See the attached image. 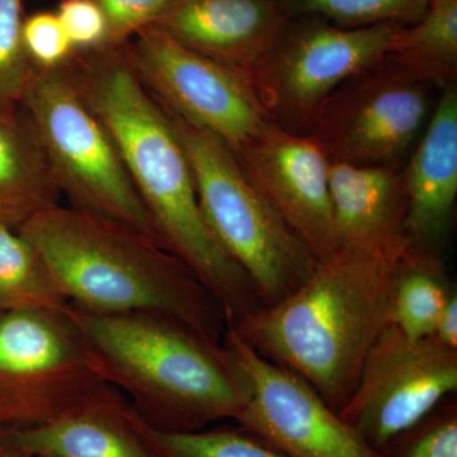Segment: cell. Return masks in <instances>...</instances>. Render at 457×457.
I'll return each mask as SVG.
<instances>
[{
  "mask_svg": "<svg viewBox=\"0 0 457 457\" xmlns=\"http://www.w3.org/2000/svg\"><path fill=\"white\" fill-rule=\"evenodd\" d=\"M0 457H32L26 451L21 450L7 438L0 436Z\"/></svg>",
  "mask_w": 457,
  "mask_h": 457,
  "instance_id": "obj_30",
  "label": "cell"
},
{
  "mask_svg": "<svg viewBox=\"0 0 457 457\" xmlns=\"http://www.w3.org/2000/svg\"><path fill=\"white\" fill-rule=\"evenodd\" d=\"M453 291L442 255L409 245L394 275L389 324L409 341L429 338Z\"/></svg>",
  "mask_w": 457,
  "mask_h": 457,
  "instance_id": "obj_20",
  "label": "cell"
},
{
  "mask_svg": "<svg viewBox=\"0 0 457 457\" xmlns=\"http://www.w3.org/2000/svg\"><path fill=\"white\" fill-rule=\"evenodd\" d=\"M147 431L158 457H285L240 426L165 432L147 425Z\"/></svg>",
  "mask_w": 457,
  "mask_h": 457,
  "instance_id": "obj_23",
  "label": "cell"
},
{
  "mask_svg": "<svg viewBox=\"0 0 457 457\" xmlns=\"http://www.w3.org/2000/svg\"><path fill=\"white\" fill-rule=\"evenodd\" d=\"M432 89L384 56L328 97L309 135L330 163L400 168L431 117Z\"/></svg>",
  "mask_w": 457,
  "mask_h": 457,
  "instance_id": "obj_9",
  "label": "cell"
},
{
  "mask_svg": "<svg viewBox=\"0 0 457 457\" xmlns=\"http://www.w3.org/2000/svg\"><path fill=\"white\" fill-rule=\"evenodd\" d=\"M248 179L318 262L338 253L330 162L317 140L270 122L236 153Z\"/></svg>",
  "mask_w": 457,
  "mask_h": 457,
  "instance_id": "obj_13",
  "label": "cell"
},
{
  "mask_svg": "<svg viewBox=\"0 0 457 457\" xmlns=\"http://www.w3.org/2000/svg\"><path fill=\"white\" fill-rule=\"evenodd\" d=\"M411 248L441 254L453 230L457 197V87L441 89L431 117L402 170Z\"/></svg>",
  "mask_w": 457,
  "mask_h": 457,
  "instance_id": "obj_14",
  "label": "cell"
},
{
  "mask_svg": "<svg viewBox=\"0 0 457 457\" xmlns=\"http://www.w3.org/2000/svg\"><path fill=\"white\" fill-rule=\"evenodd\" d=\"M21 104L71 206L125 222L156 242L112 137L80 97L64 66L36 68Z\"/></svg>",
  "mask_w": 457,
  "mask_h": 457,
  "instance_id": "obj_6",
  "label": "cell"
},
{
  "mask_svg": "<svg viewBox=\"0 0 457 457\" xmlns=\"http://www.w3.org/2000/svg\"><path fill=\"white\" fill-rule=\"evenodd\" d=\"M104 383L119 389L153 428L195 432L236 420L245 376L222 341L154 312H92L69 303Z\"/></svg>",
  "mask_w": 457,
  "mask_h": 457,
  "instance_id": "obj_3",
  "label": "cell"
},
{
  "mask_svg": "<svg viewBox=\"0 0 457 457\" xmlns=\"http://www.w3.org/2000/svg\"><path fill=\"white\" fill-rule=\"evenodd\" d=\"M329 192L338 252L407 240V198L400 168L330 163Z\"/></svg>",
  "mask_w": 457,
  "mask_h": 457,
  "instance_id": "obj_17",
  "label": "cell"
},
{
  "mask_svg": "<svg viewBox=\"0 0 457 457\" xmlns=\"http://www.w3.org/2000/svg\"><path fill=\"white\" fill-rule=\"evenodd\" d=\"M18 231L37 249L75 308L162 312L221 341L227 321L200 279L130 225L57 204Z\"/></svg>",
  "mask_w": 457,
  "mask_h": 457,
  "instance_id": "obj_4",
  "label": "cell"
},
{
  "mask_svg": "<svg viewBox=\"0 0 457 457\" xmlns=\"http://www.w3.org/2000/svg\"><path fill=\"white\" fill-rule=\"evenodd\" d=\"M0 436L32 457H158L145 420L107 383L49 422Z\"/></svg>",
  "mask_w": 457,
  "mask_h": 457,
  "instance_id": "obj_15",
  "label": "cell"
},
{
  "mask_svg": "<svg viewBox=\"0 0 457 457\" xmlns=\"http://www.w3.org/2000/svg\"><path fill=\"white\" fill-rule=\"evenodd\" d=\"M385 56L433 88L456 83L457 0H429L420 20L396 29Z\"/></svg>",
  "mask_w": 457,
  "mask_h": 457,
  "instance_id": "obj_19",
  "label": "cell"
},
{
  "mask_svg": "<svg viewBox=\"0 0 457 457\" xmlns=\"http://www.w3.org/2000/svg\"><path fill=\"white\" fill-rule=\"evenodd\" d=\"M60 195L22 104L0 107V222L18 230Z\"/></svg>",
  "mask_w": 457,
  "mask_h": 457,
  "instance_id": "obj_18",
  "label": "cell"
},
{
  "mask_svg": "<svg viewBox=\"0 0 457 457\" xmlns=\"http://www.w3.org/2000/svg\"><path fill=\"white\" fill-rule=\"evenodd\" d=\"M102 383L68 309L0 315V435L49 422Z\"/></svg>",
  "mask_w": 457,
  "mask_h": 457,
  "instance_id": "obj_8",
  "label": "cell"
},
{
  "mask_svg": "<svg viewBox=\"0 0 457 457\" xmlns=\"http://www.w3.org/2000/svg\"><path fill=\"white\" fill-rule=\"evenodd\" d=\"M286 13L317 17L342 27L381 23L411 25L425 13L429 0H281Z\"/></svg>",
  "mask_w": 457,
  "mask_h": 457,
  "instance_id": "obj_22",
  "label": "cell"
},
{
  "mask_svg": "<svg viewBox=\"0 0 457 457\" xmlns=\"http://www.w3.org/2000/svg\"><path fill=\"white\" fill-rule=\"evenodd\" d=\"M64 68L112 137L158 245L195 273L228 323L261 308L251 279L204 220L179 135L164 108L135 73L125 47L75 53Z\"/></svg>",
  "mask_w": 457,
  "mask_h": 457,
  "instance_id": "obj_1",
  "label": "cell"
},
{
  "mask_svg": "<svg viewBox=\"0 0 457 457\" xmlns=\"http://www.w3.org/2000/svg\"><path fill=\"white\" fill-rule=\"evenodd\" d=\"M56 14L75 53L108 47L106 17L93 0H64Z\"/></svg>",
  "mask_w": 457,
  "mask_h": 457,
  "instance_id": "obj_28",
  "label": "cell"
},
{
  "mask_svg": "<svg viewBox=\"0 0 457 457\" xmlns=\"http://www.w3.org/2000/svg\"><path fill=\"white\" fill-rule=\"evenodd\" d=\"M400 26L342 27L317 17H294L248 73L270 121L311 134L324 102L345 80L387 53Z\"/></svg>",
  "mask_w": 457,
  "mask_h": 457,
  "instance_id": "obj_7",
  "label": "cell"
},
{
  "mask_svg": "<svg viewBox=\"0 0 457 457\" xmlns=\"http://www.w3.org/2000/svg\"><path fill=\"white\" fill-rule=\"evenodd\" d=\"M68 306L37 249L17 228L0 222V315L64 312Z\"/></svg>",
  "mask_w": 457,
  "mask_h": 457,
  "instance_id": "obj_21",
  "label": "cell"
},
{
  "mask_svg": "<svg viewBox=\"0 0 457 457\" xmlns=\"http://www.w3.org/2000/svg\"><path fill=\"white\" fill-rule=\"evenodd\" d=\"M23 46L37 69L62 68L75 50L62 21L54 13H37L22 25Z\"/></svg>",
  "mask_w": 457,
  "mask_h": 457,
  "instance_id": "obj_26",
  "label": "cell"
},
{
  "mask_svg": "<svg viewBox=\"0 0 457 457\" xmlns=\"http://www.w3.org/2000/svg\"><path fill=\"white\" fill-rule=\"evenodd\" d=\"M408 240L342 249L273 305L228 324L264 359L299 375L333 411L347 405L389 323L394 275Z\"/></svg>",
  "mask_w": 457,
  "mask_h": 457,
  "instance_id": "obj_2",
  "label": "cell"
},
{
  "mask_svg": "<svg viewBox=\"0 0 457 457\" xmlns=\"http://www.w3.org/2000/svg\"><path fill=\"white\" fill-rule=\"evenodd\" d=\"M22 0H0V107H18L36 66L22 40Z\"/></svg>",
  "mask_w": 457,
  "mask_h": 457,
  "instance_id": "obj_24",
  "label": "cell"
},
{
  "mask_svg": "<svg viewBox=\"0 0 457 457\" xmlns=\"http://www.w3.org/2000/svg\"><path fill=\"white\" fill-rule=\"evenodd\" d=\"M457 390V351L433 337L409 341L387 323L339 416L380 451Z\"/></svg>",
  "mask_w": 457,
  "mask_h": 457,
  "instance_id": "obj_11",
  "label": "cell"
},
{
  "mask_svg": "<svg viewBox=\"0 0 457 457\" xmlns=\"http://www.w3.org/2000/svg\"><path fill=\"white\" fill-rule=\"evenodd\" d=\"M290 20L281 0H176L152 26L248 75Z\"/></svg>",
  "mask_w": 457,
  "mask_h": 457,
  "instance_id": "obj_16",
  "label": "cell"
},
{
  "mask_svg": "<svg viewBox=\"0 0 457 457\" xmlns=\"http://www.w3.org/2000/svg\"><path fill=\"white\" fill-rule=\"evenodd\" d=\"M137 35L126 55L167 112L212 132L234 154L270 125L248 75L189 49L159 27Z\"/></svg>",
  "mask_w": 457,
  "mask_h": 457,
  "instance_id": "obj_10",
  "label": "cell"
},
{
  "mask_svg": "<svg viewBox=\"0 0 457 457\" xmlns=\"http://www.w3.org/2000/svg\"><path fill=\"white\" fill-rule=\"evenodd\" d=\"M104 12L108 26V47H122L132 35L158 18L176 0H93Z\"/></svg>",
  "mask_w": 457,
  "mask_h": 457,
  "instance_id": "obj_27",
  "label": "cell"
},
{
  "mask_svg": "<svg viewBox=\"0 0 457 457\" xmlns=\"http://www.w3.org/2000/svg\"><path fill=\"white\" fill-rule=\"evenodd\" d=\"M221 341L248 386L237 425L285 457H381L299 375L264 359L228 324Z\"/></svg>",
  "mask_w": 457,
  "mask_h": 457,
  "instance_id": "obj_12",
  "label": "cell"
},
{
  "mask_svg": "<svg viewBox=\"0 0 457 457\" xmlns=\"http://www.w3.org/2000/svg\"><path fill=\"white\" fill-rule=\"evenodd\" d=\"M167 114L191 165L204 220L251 279L262 306L293 294L319 262L251 182L224 141Z\"/></svg>",
  "mask_w": 457,
  "mask_h": 457,
  "instance_id": "obj_5",
  "label": "cell"
},
{
  "mask_svg": "<svg viewBox=\"0 0 457 457\" xmlns=\"http://www.w3.org/2000/svg\"><path fill=\"white\" fill-rule=\"evenodd\" d=\"M433 338L444 347L457 351V294L453 291L446 305L442 309Z\"/></svg>",
  "mask_w": 457,
  "mask_h": 457,
  "instance_id": "obj_29",
  "label": "cell"
},
{
  "mask_svg": "<svg viewBox=\"0 0 457 457\" xmlns=\"http://www.w3.org/2000/svg\"><path fill=\"white\" fill-rule=\"evenodd\" d=\"M381 457H457V403L445 399L428 416L390 441Z\"/></svg>",
  "mask_w": 457,
  "mask_h": 457,
  "instance_id": "obj_25",
  "label": "cell"
}]
</instances>
